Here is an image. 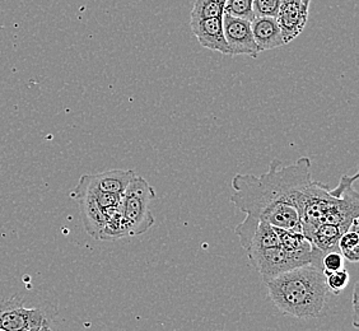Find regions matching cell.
<instances>
[{
  "instance_id": "cell-1",
  "label": "cell",
  "mask_w": 359,
  "mask_h": 331,
  "mask_svg": "<svg viewBox=\"0 0 359 331\" xmlns=\"http://www.w3.org/2000/svg\"><path fill=\"white\" fill-rule=\"evenodd\" d=\"M311 161L301 157L283 166L273 159L262 176L237 173L229 201L243 213L285 231L302 232V210L311 185Z\"/></svg>"
},
{
  "instance_id": "cell-2",
  "label": "cell",
  "mask_w": 359,
  "mask_h": 331,
  "mask_svg": "<svg viewBox=\"0 0 359 331\" xmlns=\"http://www.w3.org/2000/svg\"><path fill=\"white\" fill-rule=\"evenodd\" d=\"M264 283L270 301L283 315L313 318L324 310L329 290L321 262L284 271Z\"/></svg>"
},
{
  "instance_id": "cell-3",
  "label": "cell",
  "mask_w": 359,
  "mask_h": 331,
  "mask_svg": "<svg viewBox=\"0 0 359 331\" xmlns=\"http://www.w3.org/2000/svg\"><path fill=\"white\" fill-rule=\"evenodd\" d=\"M358 177V173L344 175L335 189L312 180L302 210L304 236L324 223L351 227L359 215V194L355 189Z\"/></svg>"
},
{
  "instance_id": "cell-4",
  "label": "cell",
  "mask_w": 359,
  "mask_h": 331,
  "mask_svg": "<svg viewBox=\"0 0 359 331\" xmlns=\"http://www.w3.org/2000/svg\"><path fill=\"white\" fill-rule=\"evenodd\" d=\"M154 198V187L142 176L135 175L121 195V210L130 236L143 235L153 227L154 217L149 204Z\"/></svg>"
},
{
  "instance_id": "cell-5",
  "label": "cell",
  "mask_w": 359,
  "mask_h": 331,
  "mask_svg": "<svg viewBox=\"0 0 359 331\" xmlns=\"http://www.w3.org/2000/svg\"><path fill=\"white\" fill-rule=\"evenodd\" d=\"M56 313L40 307H27L20 295L0 301V330L23 331L31 327L51 324Z\"/></svg>"
},
{
  "instance_id": "cell-6",
  "label": "cell",
  "mask_w": 359,
  "mask_h": 331,
  "mask_svg": "<svg viewBox=\"0 0 359 331\" xmlns=\"http://www.w3.org/2000/svg\"><path fill=\"white\" fill-rule=\"evenodd\" d=\"M223 31L231 55H246L257 59L259 48L254 41L251 22L229 14H223Z\"/></svg>"
},
{
  "instance_id": "cell-7",
  "label": "cell",
  "mask_w": 359,
  "mask_h": 331,
  "mask_svg": "<svg viewBox=\"0 0 359 331\" xmlns=\"http://www.w3.org/2000/svg\"><path fill=\"white\" fill-rule=\"evenodd\" d=\"M310 15V4L304 0H283L276 20L283 36L284 45L304 32Z\"/></svg>"
},
{
  "instance_id": "cell-8",
  "label": "cell",
  "mask_w": 359,
  "mask_h": 331,
  "mask_svg": "<svg viewBox=\"0 0 359 331\" xmlns=\"http://www.w3.org/2000/svg\"><path fill=\"white\" fill-rule=\"evenodd\" d=\"M137 173L132 170H111L96 175H83L76 185L82 190H96L101 193L123 195Z\"/></svg>"
},
{
  "instance_id": "cell-9",
  "label": "cell",
  "mask_w": 359,
  "mask_h": 331,
  "mask_svg": "<svg viewBox=\"0 0 359 331\" xmlns=\"http://www.w3.org/2000/svg\"><path fill=\"white\" fill-rule=\"evenodd\" d=\"M190 27L194 36L203 48L212 51H218L223 55H231L228 48L222 18H210L203 21L190 22Z\"/></svg>"
},
{
  "instance_id": "cell-10",
  "label": "cell",
  "mask_w": 359,
  "mask_h": 331,
  "mask_svg": "<svg viewBox=\"0 0 359 331\" xmlns=\"http://www.w3.org/2000/svg\"><path fill=\"white\" fill-rule=\"evenodd\" d=\"M251 31L259 53L283 46V36L276 18L255 17L251 21Z\"/></svg>"
},
{
  "instance_id": "cell-11",
  "label": "cell",
  "mask_w": 359,
  "mask_h": 331,
  "mask_svg": "<svg viewBox=\"0 0 359 331\" xmlns=\"http://www.w3.org/2000/svg\"><path fill=\"white\" fill-rule=\"evenodd\" d=\"M76 201H79V210H81L84 229L93 238L101 240L104 223H106L104 208L100 207L96 201L87 195L79 196Z\"/></svg>"
},
{
  "instance_id": "cell-12",
  "label": "cell",
  "mask_w": 359,
  "mask_h": 331,
  "mask_svg": "<svg viewBox=\"0 0 359 331\" xmlns=\"http://www.w3.org/2000/svg\"><path fill=\"white\" fill-rule=\"evenodd\" d=\"M346 231H348V228L343 227V226L324 223V224H320L318 227L313 228L306 237L311 241L315 248L325 254L327 251L338 248L339 240Z\"/></svg>"
},
{
  "instance_id": "cell-13",
  "label": "cell",
  "mask_w": 359,
  "mask_h": 331,
  "mask_svg": "<svg viewBox=\"0 0 359 331\" xmlns=\"http://www.w3.org/2000/svg\"><path fill=\"white\" fill-rule=\"evenodd\" d=\"M358 218L353 221L351 227L343 234L338 242L340 254L344 259L357 264L359 262V232Z\"/></svg>"
},
{
  "instance_id": "cell-14",
  "label": "cell",
  "mask_w": 359,
  "mask_h": 331,
  "mask_svg": "<svg viewBox=\"0 0 359 331\" xmlns=\"http://www.w3.org/2000/svg\"><path fill=\"white\" fill-rule=\"evenodd\" d=\"M227 0H195L190 22L203 21L210 18H222Z\"/></svg>"
},
{
  "instance_id": "cell-15",
  "label": "cell",
  "mask_w": 359,
  "mask_h": 331,
  "mask_svg": "<svg viewBox=\"0 0 359 331\" xmlns=\"http://www.w3.org/2000/svg\"><path fill=\"white\" fill-rule=\"evenodd\" d=\"M252 1L254 0H227L224 14L251 22L255 18L252 12Z\"/></svg>"
},
{
  "instance_id": "cell-16",
  "label": "cell",
  "mask_w": 359,
  "mask_h": 331,
  "mask_svg": "<svg viewBox=\"0 0 359 331\" xmlns=\"http://www.w3.org/2000/svg\"><path fill=\"white\" fill-rule=\"evenodd\" d=\"M351 281V276L348 270L340 269L337 271H332L325 276V282H326V287L327 290H330L334 295H339L343 290H346Z\"/></svg>"
},
{
  "instance_id": "cell-17",
  "label": "cell",
  "mask_w": 359,
  "mask_h": 331,
  "mask_svg": "<svg viewBox=\"0 0 359 331\" xmlns=\"http://www.w3.org/2000/svg\"><path fill=\"white\" fill-rule=\"evenodd\" d=\"M283 0H254L252 12L254 17H271L276 18Z\"/></svg>"
},
{
  "instance_id": "cell-18",
  "label": "cell",
  "mask_w": 359,
  "mask_h": 331,
  "mask_svg": "<svg viewBox=\"0 0 359 331\" xmlns=\"http://www.w3.org/2000/svg\"><path fill=\"white\" fill-rule=\"evenodd\" d=\"M344 260L346 259L340 254L338 248L325 252L323 255V260H321L325 276L329 274V273H332V271L343 269L344 268Z\"/></svg>"
},
{
  "instance_id": "cell-19",
  "label": "cell",
  "mask_w": 359,
  "mask_h": 331,
  "mask_svg": "<svg viewBox=\"0 0 359 331\" xmlns=\"http://www.w3.org/2000/svg\"><path fill=\"white\" fill-rule=\"evenodd\" d=\"M358 283L355 284V287H354V292H353V310H354V327H358V321H357V318H358V312H357V309H358Z\"/></svg>"
},
{
  "instance_id": "cell-20",
  "label": "cell",
  "mask_w": 359,
  "mask_h": 331,
  "mask_svg": "<svg viewBox=\"0 0 359 331\" xmlns=\"http://www.w3.org/2000/svg\"><path fill=\"white\" fill-rule=\"evenodd\" d=\"M41 331H53L51 330V326H50V324H45L43 326H42Z\"/></svg>"
},
{
  "instance_id": "cell-21",
  "label": "cell",
  "mask_w": 359,
  "mask_h": 331,
  "mask_svg": "<svg viewBox=\"0 0 359 331\" xmlns=\"http://www.w3.org/2000/svg\"><path fill=\"white\" fill-rule=\"evenodd\" d=\"M43 326V325H42ZM42 326H36V327H31V329H28V330L23 331H41Z\"/></svg>"
},
{
  "instance_id": "cell-22",
  "label": "cell",
  "mask_w": 359,
  "mask_h": 331,
  "mask_svg": "<svg viewBox=\"0 0 359 331\" xmlns=\"http://www.w3.org/2000/svg\"><path fill=\"white\" fill-rule=\"evenodd\" d=\"M304 3H307V4H311V0H304Z\"/></svg>"
},
{
  "instance_id": "cell-23",
  "label": "cell",
  "mask_w": 359,
  "mask_h": 331,
  "mask_svg": "<svg viewBox=\"0 0 359 331\" xmlns=\"http://www.w3.org/2000/svg\"><path fill=\"white\" fill-rule=\"evenodd\" d=\"M0 331H1V330H0Z\"/></svg>"
}]
</instances>
